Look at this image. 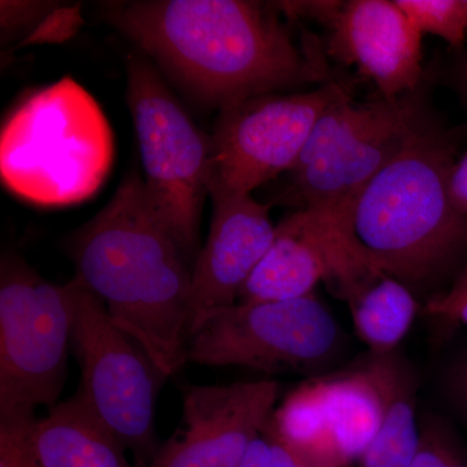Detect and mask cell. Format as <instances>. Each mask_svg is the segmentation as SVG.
I'll list each match as a JSON object with an SVG mask.
<instances>
[{
  "instance_id": "obj_18",
  "label": "cell",
  "mask_w": 467,
  "mask_h": 467,
  "mask_svg": "<svg viewBox=\"0 0 467 467\" xmlns=\"http://www.w3.org/2000/svg\"><path fill=\"white\" fill-rule=\"evenodd\" d=\"M33 441L43 467H137L128 451L75 395L34 420Z\"/></svg>"
},
{
  "instance_id": "obj_7",
  "label": "cell",
  "mask_w": 467,
  "mask_h": 467,
  "mask_svg": "<svg viewBox=\"0 0 467 467\" xmlns=\"http://www.w3.org/2000/svg\"><path fill=\"white\" fill-rule=\"evenodd\" d=\"M75 282L52 284L16 256L0 272V418L55 407L72 346Z\"/></svg>"
},
{
  "instance_id": "obj_5",
  "label": "cell",
  "mask_w": 467,
  "mask_h": 467,
  "mask_svg": "<svg viewBox=\"0 0 467 467\" xmlns=\"http://www.w3.org/2000/svg\"><path fill=\"white\" fill-rule=\"evenodd\" d=\"M126 73L147 196L195 265L211 183V135L202 133L149 58L130 55Z\"/></svg>"
},
{
  "instance_id": "obj_15",
  "label": "cell",
  "mask_w": 467,
  "mask_h": 467,
  "mask_svg": "<svg viewBox=\"0 0 467 467\" xmlns=\"http://www.w3.org/2000/svg\"><path fill=\"white\" fill-rule=\"evenodd\" d=\"M359 263L333 220L300 208L276 225L272 245L236 303L300 299L315 294L319 282L333 287Z\"/></svg>"
},
{
  "instance_id": "obj_10",
  "label": "cell",
  "mask_w": 467,
  "mask_h": 467,
  "mask_svg": "<svg viewBox=\"0 0 467 467\" xmlns=\"http://www.w3.org/2000/svg\"><path fill=\"white\" fill-rule=\"evenodd\" d=\"M343 90L327 82L316 90L260 95L220 109L211 135L209 192L251 193L292 171L319 117Z\"/></svg>"
},
{
  "instance_id": "obj_4",
  "label": "cell",
  "mask_w": 467,
  "mask_h": 467,
  "mask_svg": "<svg viewBox=\"0 0 467 467\" xmlns=\"http://www.w3.org/2000/svg\"><path fill=\"white\" fill-rule=\"evenodd\" d=\"M112 129L94 97L70 77L27 95L0 134V175L34 205L67 207L91 198L112 167Z\"/></svg>"
},
{
  "instance_id": "obj_14",
  "label": "cell",
  "mask_w": 467,
  "mask_h": 467,
  "mask_svg": "<svg viewBox=\"0 0 467 467\" xmlns=\"http://www.w3.org/2000/svg\"><path fill=\"white\" fill-rule=\"evenodd\" d=\"M212 220L204 247L192 269L187 339L213 310L238 301L264 259L275 235L269 205L254 201L251 193L213 189Z\"/></svg>"
},
{
  "instance_id": "obj_6",
  "label": "cell",
  "mask_w": 467,
  "mask_h": 467,
  "mask_svg": "<svg viewBox=\"0 0 467 467\" xmlns=\"http://www.w3.org/2000/svg\"><path fill=\"white\" fill-rule=\"evenodd\" d=\"M426 121L410 94L358 104L344 88L319 117L292 169V193L301 209L324 214L340 230L359 192Z\"/></svg>"
},
{
  "instance_id": "obj_9",
  "label": "cell",
  "mask_w": 467,
  "mask_h": 467,
  "mask_svg": "<svg viewBox=\"0 0 467 467\" xmlns=\"http://www.w3.org/2000/svg\"><path fill=\"white\" fill-rule=\"evenodd\" d=\"M343 331L315 294L213 310L186 343V362L317 377L343 348Z\"/></svg>"
},
{
  "instance_id": "obj_21",
  "label": "cell",
  "mask_w": 467,
  "mask_h": 467,
  "mask_svg": "<svg viewBox=\"0 0 467 467\" xmlns=\"http://www.w3.org/2000/svg\"><path fill=\"white\" fill-rule=\"evenodd\" d=\"M34 420L0 418V467H43L34 447Z\"/></svg>"
},
{
  "instance_id": "obj_25",
  "label": "cell",
  "mask_w": 467,
  "mask_h": 467,
  "mask_svg": "<svg viewBox=\"0 0 467 467\" xmlns=\"http://www.w3.org/2000/svg\"><path fill=\"white\" fill-rule=\"evenodd\" d=\"M425 312L434 317L459 322L467 327V296L453 301H441L431 297L427 300Z\"/></svg>"
},
{
  "instance_id": "obj_1",
  "label": "cell",
  "mask_w": 467,
  "mask_h": 467,
  "mask_svg": "<svg viewBox=\"0 0 467 467\" xmlns=\"http://www.w3.org/2000/svg\"><path fill=\"white\" fill-rule=\"evenodd\" d=\"M276 11L245 0H134L107 3L101 16L184 94L220 110L327 75L317 41H295Z\"/></svg>"
},
{
  "instance_id": "obj_17",
  "label": "cell",
  "mask_w": 467,
  "mask_h": 467,
  "mask_svg": "<svg viewBox=\"0 0 467 467\" xmlns=\"http://www.w3.org/2000/svg\"><path fill=\"white\" fill-rule=\"evenodd\" d=\"M334 294L348 304L356 334L373 355L395 352L420 309L408 285L371 266H362Z\"/></svg>"
},
{
  "instance_id": "obj_26",
  "label": "cell",
  "mask_w": 467,
  "mask_h": 467,
  "mask_svg": "<svg viewBox=\"0 0 467 467\" xmlns=\"http://www.w3.org/2000/svg\"><path fill=\"white\" fill-rule=\"evenodd\" d=\"M467 296V267L461 273L459 279L454 282L450 290L436 295L434 299L441 301H453Z\"/></svg>"
},
{
  "instance_id": "obj_27",
  "label": "cell",
  "mask_w": 467,
  "mask_h": 467,
  "mask_svg": "<svg viewBox=\"0 0 467 467\" xmlns=\"http://www.w3.org/2000/svg\"><path fill=\"white\" fill-rule=\"evenodd\" d=\"M459 88L467 109V52L459 70Z\"/></svg>"
},
{
  "instance_id": "obj_13",
  "label": "cell",
  "mask_w": 467,
  "mask_h": 467,
  "mask_svg": "<svg viewBox=\"0 0 467 467\" xmlns=\"http://www.w3.org/2000/svg\"><path fill=\"white\" fill-rule=\"evenodd\" d=\"M325 26L327 55L358 67L382 99L407 97L420 85L423 34L396 0L335 2Z\"/></svg>"
},
{
  "instance_id": "obj_8",
  "label": "cell",
  "mask_w": 467,
  "mask_h": 467,
  "mask_svg": "<svg viewBox=\"0 0 467 467\" xmlns=\"http://www.w3.org/2000/svg\"><path fill=\"white\" fill-rule=\"evenodd\" d=\"M75 282L72 346L81 368L76 395L101 426L149 467L158 454L156 402L168 377L140 343L112 321L103 303L78 276Z\"/></svg>"
},
{
  "instance_id": "obj_23",
  "label": "cell",
  "mask_w": 467,
  "mask_h": 467,
  "mask_svg": "<svg viewBox=\"0 0 467 467\" xmlns=\"http://www.w3.org/2000/svg\"><path fill=\"white\" fill-rule=\"evenodd\" d=\"M445 391L457 413L467 422V349L448 368Z\"/></svg>"
},
{
  "instance_id": "obj_11",
  "label": "cell",
  "mask_w": 467,
  "mask_h": 467,
  "mask_svg": "<svg viewBox=\"0 0 467 467\" xmlns=\"http://www.w3.org/2000/svg\"><path fill=\"white\" fill-rule=\"evenodd\" d=\"M383 405L364 361L310 378L275 408L269 426L312 467H346L373 441Z\"/></svg>"
},
{
  "instance_id": "obj_2",
  "label": "cell",
  "mask_w": 467,
  "mask_h": 467,
  "mask_svg": "<svg viewBox=\"0 0 467 467\" xmlns=\"http://www.w3.org/2000/svg\"><path fill=\"white\" fill-rule=\"evenodd\" d=\"M76 276L168 378L186 362L193 264L129 174L115 195L67 239Z\"/></svg>"
},
{
  "instance_id": "obj_28",
  "label": "cell",
  "mask_w": 467,
  "mask_h": 467,
  "mask_svg": "<svg viewBox=\"0 0 467 467\" xmlns=\"http://www.w3.org/2000/svg\"><path fill=\"white\" fill-rule=\"evenodd\" d=\"M300 467H312V466L306 465V463H304L303 461H300Z\"/></svg>"
},
{
  "instance_id": "obj_16",
  "label": "cell",
  "mask_w": 467,
  "mask_h": 467,
  "mask_svg": "<svg viewBox=\"0 0 467 467\" xmlns=\"http://www.w3.org/2000/svg\"><path fill=\"white\" fill-rule=\"evenodd\" d=\"M364 364L379 392L383 413L359 463L361 467H411L420 439L413 373L396 352L370 353Z\"/></svg>"
},
{
  "instance_id": "obj_22",
  "label": "cell",
  "mask_w": 467,
  "mask_h": 467,
  "mask_svg": "<svg viewBox=\"0 0 467 467\" xmlns=\"http://www.w3.org/2000/svg\"><path fill=\"white\" fill-rule=\"evenodd\" d=\"M239 467H300V461L273 431L267 420L261 434L251 442Z\"/></svg>"
},
{
  "instance_id": "obj_19",
  "label": "cell",
  "mask_w": 467,
  "mask_h": 467,
  "mask_svg": "<svg viewBox=\"0 0 467 467\" xmlns=\"http://www.w3.org/2000/svg\"><path fill=\"white\" fill-rule=\"evenodd\" d=\"M396 3L423 36L432 34L453 47L465 45L467 0H396Z\"/></svg>"
},
{
  "instance_id": "obj_3",
  "label": "cell",
  "mask_w": 467,
  "mask_h": 467,
  "mask_svg": "<svg viewBox=\"0 0 467 467\" xmlns=\"http://www.w3.org/2000/svg\"><path fill=\"white\" fill-rule=\"evenodd\" d=\"M453 142L427 119L359 192L340 234L365 265L427 290L467 250V216L450 198Z\"/></svg>"
},
{
  "instance_id": "obj_24",
  "label": "cell",
  "mask_w": 467,
  "mask_h": 467,
  "mask_svg": "<svg viewBox=\"0 0 467 467\" xmlns=\"http://www.w3.org/2000/svg\"><path fill=\"white\" fill-rule=\"evenodd\" d=\"M448 190L451 204L460 213L467 216V152L454 161L451 169Z\"/></svg>"
},
{
  "instance_id": "obj_20",
  "label": "cell",
  "mask_w": 467,
  "mask_h": 467,
  "mask_svg": "<svg viewBox=\"0 0 467 467\" xmlns=\"http://www.w3.org/2000/svg\"><path fill=\"white\" fill-rule=\"evenodd\" d=\"M411 467H467V447L441 418H427Z\"/></svg>"
},
{
  "instance_id": "obj_12",
  "label": "cell",
  "mask_w": 467,
  "mask_h": 467,
  "mask_svg": "<svg viewBox=\"0 0 467 467\" xmlns=\"http://www.w3.org/2000/svg\"><path fill=\"white\" fill-rule=\"evenodd\" d=\"M273 380L184 389L180 425L149 467H239L275 410Z\"/></svg>"
}]
</instances>
